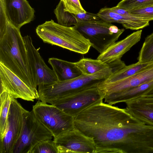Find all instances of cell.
Here are the masks:
<instances>
[{"label": "cell", "mask_w": 153, "mask_h": 153, "mask_svg": "<svg viewBox=\"0 0 153 153\" xmlns=\"http://www.w3.org/2000/svg\"><path fill=\"white\" fill-rule=\"evenodd\" d=\"M137 120L126 108L102 102L80 112L74 123L75 129L93 140L95 153H129Z\"/></svg>", "instance_id": "1"}, {"label": "cell", "mask_w": 153, "mask_h": 153, "mask_svg": "<svg viewBox=\"0 0 153 153\" xmlns=\"http://www.w3.org/2000/svg\"><path fill=\"white\" fill-rule=\"evenodd\" d=\"M0 63L38 91L31 76L27 49L20 29L8 22L5 29L0 32Z\"/></svg>", "instance_id": "2"}, {"label": "cell", "mask_w": 153, "mask_h": 153, "mask_svg": "<svg viewBox=\"0 0 153 153\" xmlns=\"http://www.w3.org/2000/svg\"><path fill=\"white\" fill-rule=\"evenodd\" d=\"M111 67L105 68L91 75L82 74L74 79L63 81H57L50 85L38 86V100L49 103L86 89L97 86L113 72Z\"/></svg>", "instance_id": "3"}, {"label": "cell", "mask_w": 153, "mask_h": 153, "mask_svg": "<svg viewBox=\"0 0 153 153\" xmlns=\"http://www.w3.org/2000/svg\"><path fill=\"white\" fill-rule=\"evenodd\" d=\"M36 31L44 43L79 54H86L91 47L89 41L73 27L63 26L52 20L38 26Z\"/></svg>", "instance_id": "4"}, {"label": "cell", "mask_w": 153, "mask_h": 153, "mask_svg": "<svg viewBox=\"0 0 153 153\" xmlns=\"http://www.w3.org/2000/svg\"><path fill=\"white\" fill-rule=\"evenodd\" d=\"M73 27L88 39L91 47L100 53L116 42L125 30L102 19L80 22Z\"/></svg>", "instance_id": "5"}, {"label": "cell", "mask_w": 153, "mask_h": 153, "mask_svg": "<svg viewBox=\"0 0 153 153\" xmlns=\"http://www.w3.org/2000/svg\"><path fill=\"white\" fill-rule=\"evenodd\" d=\"M53 135L36 117L32 110L24 109L20 135L12 153H29L40 142L52 139Z\"/></svg>", "instance_id": "6"}, {"label": "cell", "mask_w": 153, "mask_h": 153, "mask_svg": "<svg viewBox=\"0 0 153 153\" xmlns=\"http://www.w3.org/2000/svg\"><path fill=\"white\" fill-rule=\"evenodd\" d=\"M37 118L52 133L54 138L74 128V117L52 104L39 100L33 106Z\"/></svg>", "instance_id": "7"}, {"label": "cell", "mask_w": 153, "mask_h": 153, "mask_svg": "<svg viewBox=\"0 0 153 153\" xmlns=\"http://www.w3.org/2000/svg\"><path fill=\"white\" fill-rule=\"evenodd\" d=\"M104 97V94L97 86L52 101L49 103L74 117L88 107L102 102Z\"/></svg>", "instance_id": "8"}, {"label": "cell", "mask_w": 153, "mask_h": 153, "mask_svg": "<svg viewBox=\"0 0 153 153\" xmlns=\"http://www.w3.org/2000/svg\"><path fill=\"white\" fill-rule=\"evenodd\" d=\"M27 49L29 67L35 87L52 84L58 81L53 69L46 65L41 56L39 49L34 46L31 37L29 35L23 37Z\"/></svg>", "instance_id": "9"}, {"label": "cell", "mask_w": 153, "mask_h": 153, "mask_svg": "<svg viewBox=\"0 0 153 153\" xmlns=\"http://www.w3.org/2000/svg\"><path fill=\"white\" fill-rule=\"evenodd\" d=\"M24 108L13 97L7 117L5 133L0 140V153H12L21 133Z\"/></svg>", "instance_id": "10"}, {"label": "cell", "mask_w": 153, "mask_h": 153, "mask_svg": "<svg viewBox=\"0 0 153 153\" xmlns=\"http://www.w3.org/2000/svg\"><path fill=\"white\" fill-rule=\"evenodd\" d=\"M0 92L6 91L14 98L33 102L38 99V91L27 85L10 69L0 63Z\"/></svg>", "instance_id": "11"}, {"label": "cell", "mask_w": 153, "mask_h": 153, "mask_svg": "<svg viewBox=\"0 0 153 153\" xmlns=\"http://www.w3.org/2000/svg\"><path fill=\"white\" fill-rule=\"evenodd\" d=\"M58 153H95L93 140L75 128L54 138Z\"/></svg>", "instance_id": "12"}, {"label": "cell", "mask_w": 153, "mask_h": 153, "mask_svg": "<svg viewBox=\"0 0 153 153\" xmlns=\"http://www.w3.org/2000/svg\"><path fill=\"white\" fill-rule=\"evenodd\" d=\"M8 22L20 29L33 21L35 10L26 0H0Z\"/></svg>", "instance_id": "13"}, {"label": "cell", "mask_w": 153, "mask_h": 153, "mask_svg": "<svg viewBox=\"0 0 153 153\" xmlns=\"http://www.w3.org/2000/svg\"><path fill=\"white\" fill-rule=\"evenodd\" d=\"M152 80L153 63L130 77L112 82L104 83L101 82L97 87L105 95L123 91Z\"/></svg>", "instance_id": "14"}, {"label": "cell", "mask_w": 153, "mask_h": 153, "mask_svg": "<svg viewBox=\"0 0 153 153\" xmlns=\"http://www.w3.org/2000/svg\"><path fill=\"white\" fill-rule=\"evenodd\" d=\"M142 30H138L128 36L124 39L115 42L97 58L109 65L120 60L123 56L137 43L141 38Z\"/></svg>", "instance_id": "15"}, {"label": "cell", "mask_w": 153, "mask_h": 153, "mask_svg": "<svg viewBox=\"0 0 153 153\" xmlns=\"http://www.w3.org/2000/svg\"><path fill=\"white\" fill-rule=\"evenodd\" d=\"M127 111L145 124L153 126V97L141 96L125 102Z\"/></svg>", "instance_id": "16"}, {"label": "cell", "mask_w": 153, "mask_h": 153, "mask_svg": "<svg viewBox=\"0 0 153 153\" xmlns=\"http://www.w3.org/2000/svg\"><path fill=\"white\" fill-rule=\"evenodd\" d=\"M103 20L111 23L121 24L126 29L138 30L149 25V21L135 17L131 14L122 15L111 11L110 8L105 7L100 10L97 13Z\"/></svg>", "instance_id": "17"}, {"label": "cell", "mask_w": 153, "mask_h": 153, "mask_svg": "<svg viewBox=\"0 0 153 153\" xmlns=\"http://www.w3.org/2000/svg\"><path fill=\"white\" fill-rule=\"evenodd\" d=\"M54 12L58 23L65 26L70 27L82 22H89L101 19L97 14L86 12L77 14L64 11L62 2L60 1Z\"/></svg>", "instance_id": "18"}, {"label": "cell", "mask_w": 153, "mask_h": 153, "mask_svg": "<svg viewBox=\"0 0 153 153\" xmlns=\"http://www.w3.org/2000/svg\"><path fill=\"white\" fill-rule=\"evenodd\" d=\"M153 86V80L123 91L106 94L104 95L105 102L111 105L125 103L142 96Z\"/></svg>", "instance_id": "19"}, {"label": "cell", "mask_w": 153, "mask_h": 153, "mask_svg": "<svg viewBox=\"0 0 153 153\" xmlns=\"http://www.w3.org/2000/svg\"><path fill=\"white\" fill-rule=\"evenodd\" d=\"M48 62L55 73L58 81L72 79L82 74L74 62L54 57L49 58Z\"/></svg>", "instance_id": "20"}, {"label": "cell", "mask_w": 153, "mask_h": 153, "mask_svg": "<svg viewBox=\"0 0 153 153\" xmlns=\"http://www.w3.org/2000/svg\"><path fill=\"white\" fill-rule=\"evenodd\" d=\"M152 63L137 62L113 72L110 76L102 82L108 83L115 82L130 77L137 73Z\"/></svg>", "instance_id": "21"}, {"label": "cell", "mask_w": 153, "mask_h": 153, "mask_svg": "<svg viewBox=\"0 0 153 153\" xmlns=\"http://www.w3.org/2000/svg\"><path fill=\"white\" fill-rule=\"evenodd\" d=\"M76 67L84 75L94 74L108 67L109 65L101 60L88 58H82L74 62Z\"/></svg>", "instance_id": "22"}, {"label": "cell", "mask_w": 153, "mask_h": 153, "mask_svg": "<svg viewBox=\"0 0 153 153\" xmlns=\"http://www.w3.org/2000/svg\"><path fill=\"white\" fill-rule=\"evenodd\" d=\"M13 96L6 91L0 94V140L4 137L10 105Z\"/></svg>", "instance_id": "23"}, {"label": "cell", "mask_w": 153, "mask_h": 153, "mask_svg": "<svg viewBox=\"0 0 153 153\" xmlns=\"http://www.w3.org/2000/svg\"><path fill=\"white\" fill-rule=\"evenodd\" d=\"M137 60L140 63H153V32L145 38Z\"/></svg>", "instance_id": "24"}, {"label": "cell", "mask_w": 153, "mask_h": 153, "mask_svg": "<svg viewBox=\"0 0 153 153\" xmlns=\"http://www.w3.org/2000/svg\"><path fill=\"white\" fill-rule=\"evenodd\" d=\"M153 6V0H122L117 6L129 11Z\"/></svg>", "instance_id": "25"}, {"label": "cell", "mask_w": 153, "mask_h": 153, "mask_svg": "<svg viewBox=\"0 0 153 153\" xmlns=\"http://www.w3.org/2000/svg\"><path fill=\"white\" fill-rule=\"evenodd\" d=\"M29 153H58L57 147L52 139L42 141L33 147Z\"/></svg>", "instance_id": "26"}, {"label": "cell", "mask_w": 153, "mask_h": 153, "mask_svg": "<svg viewBox=\"0 0 153 153\" xmlns=\"http://www.w3.org/2000/svg\"><path fill=\"white\" fill-rule=\"evenodd\" d=\"M63 4L65 11L77 14L86 11L83 8L79 0H60Z\"/></svg>", "instance_id": "27"}, {"label": "cell", "mask_w": 153, "mask_h": 153, "mask_svg": "<svg viewBox=\"0 0 153 153\" xmlns=\"http://www.w3.org/2000/svg\"><path fill=\"white\" fill-rule=\"evenodd\" d=\"M132 15L149 21L153 20V6L128 11Z\"/></svg>", "instance_id": "28"}, {"label": "cell", "mask_w": 153, "mask_h": 153, "mask_svg": "<svg viewBox=\"0 0 153 153\" xmlns=\"http://www.w3.org/2000/svg\"><path fill=\"white\" fill-rule=\"evenodd\" d=\"M110 9L112 11L120 15H128L131 14L128 11L117 6L110 8Z\"/></svg>", "instance_id": "29"}, {"label": "cell", "mask_w": 153, "mask_h": 153, "mask_svg": "<svg viewBox=\"0 0 153 153\" xmlns=\"http://www.w3.org/2000/svg\"><path fill=\"white\" fill-rule=\"evenodd\" d=\"M142 96L153 97V86L145 93Z\"/></svg>", "instance_id": "30"}]
</instances>
